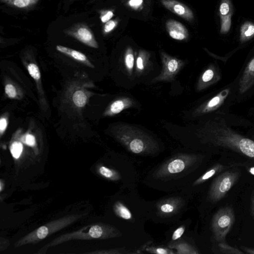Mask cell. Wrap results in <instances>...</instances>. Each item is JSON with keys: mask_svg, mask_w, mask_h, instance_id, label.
<instances>
[{"mask_svg": "<svg viewBox=\"0 0 254 254\" xmlns=\"http://www.w3.org/2000/svg\"><path fill=\"white\" fill-rule=\"evenodd\" d=\"M229 93V89H225L203 102L192 111V118L198 117L216 110L223 104Z\"/></svg>", "mask_w": 254, "mask_h": 254, "instance_id": "cell-10", "label": "cell"}, {"mask_svg": "<svg viewBox=\"0 0 254 254\" xmlns=\"http://www.w3.org/2000/svg\"><path fill=\"white\" fill-rule=\"evenodd\" d=\"M10 149L12 156L18 159L22 152L23 145L20 142L14 141L11 144Z\"/></svg>", "mask_w": 254, "mask_h": 254, "instance_id": "cell-31", "label": "cell"}, {"mask_svg": "<svg viewBox=\"0 0 254 254\" xmlns=\"http://www.w3.org/2000/svg\"><path fill=\"white\" fill-rule=\"evenodd\" d=\"M84 215V214H70L51 221L19 238L15 242L14 247L19 248L29 244L38 243L74 223Z\"/></svg>", "mask_w": 254, "mask_h": 254, "instance_id": "cell-4", "label": "cell"}, {"mask_svg": "<svg viewBox=\"0 0 254 254\" xmlns=\"http://www.w3.org/2000/svg\"><path fill=\"white\" fill-rule=\"evenodd\" d=\"M119 20L116 19H111L105 23L103 27V33L107 35L113 31L118 26Z\"/></svg>", "mask_w": 254, "mask_h": 254, "instance_id": "cell-32", "label": "cell"}, {"mask_svg": "<svg viewBox=\"0 0 254 254\" xmlns=\"http://www.w3.org/2000/svg\"><path fill=\"white\" fill-rule=\"evenodd\" d=\"M165 26L170 37L174 40L184 41L189 36L188 29L179 21L174 19H168L166 22Z\"/></svg>", "mask_w": 254, "mask_h": 254, "instance_id": "cell-15", "label": "cell"}, {"mask_svg": "<svg viewBox=\"0 0 254 254\" xmlns=\"http://www.w3.org/2000/svg\"><path fill=\"white\" fill-rule=\"evenodd\" d=\"M7 120L5 117H1L0 119V134L2 135L7 127Z\"/></svg>", "mask_w": 254, "mask_h": 254, "instance_id": "cell-39", "label": "cell"}, {"mask_svg": "<svg viewBox=\"0 0 254 254\" xmlns=\"http://www.w3.org/2000/svg\"><path fill=\"white\" fill-rule=\"evenodd\" d=\"M251 213L254 219V190L253 191L251 199Z\"/></svg>", "mask_w": 254, "mask_h": 254, "instance_id": "cell-42", "label": "cell"}, {"mask_svg": "<svg viewBox=\"0 0 254 254\" xmlns=\"http://www.w3.org/2000/svg\"><path fill=\"white\" fill-rule=\"evenodd\" d=\"M119 236L120 232L114 227L102 223H95L59 236L43 246L37 254H45L50 248L72 240H104Z\"/></svg>", "mask_w": 254, "mask_h": 254, "instance_id": "cell-3", "label": "cell"}, {"mask_svg": "<svg viewBox=\"0 0 254 254\" xmlns=\"http://www.w3.org/2000/svg\"><path fill=\"white\" fill-rule=\"evenodd\" d=\"M113 209L115 214L125 220L132 219V215L130 210L121 201H117L114 205Z\"/></svg>", "mask_w": 254, "mask_h": 254, "instance_id": "cell-24", "label": "cell"}, {"mask_svg": "<svg viewBox=\"0 0 254 254\" xmlns=\"http://www.w3.org/2000/svg\"><path fill=\"white\" fill-rule=\"evenodd\" d=\"M171 248L177 249L178 254H198V252L192 246L185 242H177L173 244Z\"/></svg>", "mask_w": 254, "mask_h": 254, "instance_id": "cell-25", "label": "cell"}, {"mask_svg": "<svg viewBox=\"0 0 254 254\" xmlns=\"http://www.w3.org/2000/svg\"><path fill=\"white\" fill-rule=\"evenodd\" d=\"M97 172L104 178L110 181H117L121 178L117 171L103 165L97 167Z\"/></svg>", "mask_w": 254, "mask_h": 254, "instance_id": "cell-23", "label": "cell"}, {"mask_svg": "<svg viewBox=\"0 0 254 254\" xmlns=\"http://www.w3.org/2000/svg\"><path fill=\"white\" fill-rule=\"evenodd\" d=\"M135 53L131 47H127L123 54L122 64L127 75L131 77L133 76L136 60Z\"/></svg>", "mask_w": 254, "mask_h": 254, "instance_id": "cell-18", "label": "cell"}, {"mask_svg": "<svg viewBox=\"0 0 254 254\" xmlns=\"http://www.w3.org/2000/svg\"><path fill=\"white\" fill-rule=\"evenodd\" d=\"M240 174L237 170H228L216 177L209 189L208 200L212 203H216L223 198L238 181Z\"/></svg>", "mask_w": 254, "mask_h": 254, "instance_id": "cell-6", "label": "cell"}, {"mask_svg": "<svg viewBox=\"0 0 254 254\" xmlns=\"http://www.w3.org/2000/svg\"><path fill=\"white\" fill-rule=\"evenodd\" d=\"M21 140L23 143L30 146H34L36 143L34 136L30 133L23 135L21 138Z\"/></svg>", "mask_w": 254, "mask_h": 254, "instance_id": "cell-37", "label": "cell"}, {"mask_svg": "<svg viewBox=\"0 0 254 254\" xmlns=\"http://www.w3.org/2000/svg\"><path fill=\"white\" fill-rule=\"evenodd\" d=\"M233 13V7L231 0H221L219 8V16H224Z\"/></svg>", "mask_w": 254, "mask_h": 254, "instance_id": "cell-28", "label": "cell"}, {"mask_svg": "<svg viewBox=\"0 0 254 254\" xmlns=\"http://www.w3.org/2000/svg\"><path fill=\"white\" fill-rule=\"evenodd\" d=\"M246 167L248 172L251 175L254 176V164L253 163L248 164L244 165Z\"/></svg>", "mask_w": 254, "mask_h": 254, "instance_id": "cell-41", "label": "cell"}, {"mask_svg": "<svg viewBox=\"0 0 254 254\" xmlns=\"http://www.w3.org/2000/svg\"><path fill=\"white\" fill-rule=\"evenodd\" d=\"M136 105V102L133 98L128 96L120 97L111 102L104 114L105 116H114L126 109L133 107Z\"/></svg>", "mask_w": 254, "mask_h": 254, "instance_id": "cell-14", "label": "cell"}, {"mask_svg": "<svg viewBox=\"0 0 254 254\" xmlns=\"http://www.w3.org/2000/svg\"><path fill=\"white\" fill-rule=\"evenodd\" d=\"M74 1V0H64V3L67 6L68 5L71 4Z\"/></svg>", "mask_w": 254, "mask_h": 254, "instance_id": "cell-45", "label": "cell"}, {"mask_svg": "<svg viewBox=\"0 0 254 254\" xmlns=\"http://www.w3.org/2000/svg\"><path fill=\"white\" fill-rule=\"evenodd\" d=\"M27 69L30 76L35 80L38 81L41 78V73L40 69L34 63H29L27 65Z\"/></svg>", "mask_w": 254, "mask_h": 254, "instance_id": "cell-30", "label": "cell"}, {"mask_svg": "<svg viewBox=\"0 0 254 254\" xmlns=\"http://www.w3.org/2000/svg\"><path fill=\"white\" fill-rule=\"evenodd\" d=\"M233 13L228 15L220 16V33L225 34L229 32L232 24V17Z\"/></svg>", "mask_w": 254, "mask_h": 254, "instance_id": "cell-27", "label": "cell"}, {"mask_svg": "<svg viewBox=\"0 0 254 254\" xmlns=\"http://www.w3.org/2000/svg\"><path fill=\"white\" fill-rule=\"evenodd\" d=\"M184 204V200L179 197H171L163 199L157 204V214L163 217L172 216L179 212Z\"/></svg>", "mask_w": 254, "mask_h": 254, "instance_id": "cell-12", "label": "cell"}, {"mask_svg": "<svg viewBox=\"0 0 254 254\" xmlns=\"http://www.w3.org/2000/svg\"><path fill=\"white\" fill-rule=\"evenodd\" d=\"M56 49L59 52L65 55L78 62L82 63L90 67H94V65L90 62L87 57L80 52L60 45H57Z\"/></svg>", "mask_w": 254, "mask_h": 254, "instance_id": "cell-19", "label": "cell"}, {"mask_svg": "<svg viewBox=\"0 0 254 254\" xmlns=\"http://www.w3.org/2000/svg\"><path fill=\"white\" fill-rule=\"evenodd\" d=\"M241 248L245 253L249 254H254V248H249L247 247L242 246Z\"/></svg>", "mask_w": 254, "mask_h": 254, "instance_id": "cell-43", "label": "cell"}, {"mask_svg": "<svg viewBox=\"0 0 254 254\" xmlns=\"http://www.w3.org/2000/svg\"><path fill=\"white\" fill-rule=\"evenodd\" d=\"M186 229V226L182 225L178 227L172 233L171 236L172 241L175 242L179 240L184 234Z\"/></svg>", "mask_w": 254, "mask_h": 254, "instance_id": "cell-35", "label": "cell"}, {"mask_svg": "<svg viewBox=\"0 0 254 254\" xmlns=\"http://www.w3.org/2000/svg\"><path fill=\"white\" fill-rule=\"evenodd\" d=\"M143 0H128L127 3L128 5L134 10H138L143 5Z\"/></svg>", "mask_w": 254, "mask_h": 254, "instance_id": "cell-38", "label": "cell"}, {"mask_svg": "<svg viewBox=\"0 0 254 254\" xmlns=\"http://www.w3.org/2000/svg\"><path fill=\"white\" fill-rule=\"evenodd\" d=\"M235 221L233 208L225 206L220 208L213 215L211 229L214 239L218 242H224Z\"/></svg>", "mask_w": 254, "mask_h": 254, "instance_id": "cell-7", "label": "cell"}, {"mask_svg": "<svg viewBox=\"0 0 254 254\" xmlns=\"http://www.w3.org/2000/svg\"><path fill=\"white\" fill-rule=\"evenodd\" d=\"M0 1L1 3L15 8L29 10L35 7L40 0H0Z\"/></svg>", "mask_w": 254, "mask_h": 254, "instance_id": "cell-21", "label": "cell"}, {"mask_svg": "<svg viewBox=\"0 0 254 254\" xmlns=\"http://www.w3.org/2000/svg\"><path fill=\"white\" fill-rule=\"evenodd\" d=\"M72 99L74 105L79 108L83 107L87 103V96L82 90L75 91L72 96Z\"/></svg>", "mask_w": 254, "mask_h": 254, "instance_id": "cell-26", "label": "cell"}, {"mask_svg": "<svg viewBox=\"0 0 254 254\" xmlns=\"http://www.w3.org/2000/svg\"><path fill=\"white\" fill-rule=\"evenodd\" d=\"M199 159L194 154H178L161 165L154 172V176L160 179L176 177L193 166Z\"/></svg>", "mask_w": 254, "mask_h": 254, "instance_id": "cell-5", "label": "cell"}, {"mask_svg": "<svg viewBox=\"0 0 254 254\" xmlns=\"http://www.w3.org/2000/svg\"><path fill=\"white\" fill-rule=\"evenodd\" d=\"M254 37V23L246 21L241 26L240 40L242 43L246 42Z\"/></svg>", "mask_w": 254, "mask_h": 254, "instance_id": "cell-22", "label": "cell"}, {"mask_svg": "<svg viewBox=\"0 0 254 254\" xmlns=\"http://www.w3.org/2000/svg\"><path fill=\"white\" fill-rule=\"evenodd\" d=\"M87 254H120L121 253L119 252H118L117 250L114 249L112 250H98L96 251H92L87 253Z\"/></svg>", "mask_w": 254, "mask_h": 254, "instance_id": "cell-40", "label": "cell"}, {"mask_svg": "<svg viewBox=\"0 0 254 254\" xmlns=\"http://www.w3.org/2000/svg\"><path fill=\"white\" fill-rule=\"evenodd\" d=\"M114 15V11L111 9H102L99 11V18L103 23L112 19Z\"/></svg>", "mask_w": 254, "mask_h": 254, "instance_id": "cell-33", "label": "cell"}, {"mask_svg": "<svg viewBox=\"0 0 254 254\" xmlns=\"http://www.w3.org/2000/svg\"><path fill=\"white\" fill-rule=\"evenodd\" d=\"M221 75L218 67L214 64H210L201 73L195 85L197 91H202L218 82Z\"/></svg>", "mask_w": 254, "mask_h": 254, "instance_id": "cell-11", "label": "cell"}, {"mask_svg": "<svg viewBox=\"0 0 254 254\" xmlns=\"http://www.w3.org/2000/svg\"><path fill=\"white\" fill-rule=\"evenodd\" d=\"M227 168L228 167L220 163H216L213 165L193 183L192 186H197L204 183L215 175Z\"/></svg>", "mask_w": 254, "mask_h": 254, "instance_id": "cell-20", "label": "cell"}, {"mask_svg": "<svg viewBox=\"0 0 254 254\" xmlns=\"http://www.w3.org/2000/svg\"><path fill=\"white\" fill-rule=\"evenodd\" d=\"M113 136L130 152L149 155L159 150L158 141L153 135L133 125L120 123L113 127Z\"/></svg>", "mask_w": 254, "mask_h": 254, "instance_id": "cell-2", "label": "cell"}, {"mask_svg": "<svg viewBox=\"0 0 254 254\" xmlns=\"http://www.w3.org/2000/svg\"><path fill=\"white\" fill-rule=\"evenodd\" d=\"M146 251L151 253L157 254H174V252L171 249L162 247H150L147 248Z\"/></svg>", "mask_w": 254, "mask_h": 254, "instance_id": "cell-34", "label": "cell"}, {"mask_svg": "<svg viewBox=\"0 0 254 254\" xmlns=\"http://www.w3.org/2000/svg\"><path fill=\"white\" fill-rule=\"evenodd\" d=\"M161 4L172 12L189 21H192L194 14L192 11L186 4L177 0H161Z\"/></svg>", "mask_w": 254, "mask_h": 254, "instance_id": "cell-13", "label": "cell"}, {"mask_svg": "<svg viewBox=\"0 0 254 254\" xmlns=\"http://www.w3.org/2000/svg\"><path fill=\"white\" fill-rule=\"evenodd\" d=\"M159 55L162 64V70L151 82H170L174 81L177 75L186 64V62L162 50L159 51Z\"/></svg>", "mask_w": 254, "mask_h": 254, "instance_id": "cell-8", "label": "cell"}, {"mask_svg": "<svg viewBox=\"0 0 254 254\" xmlns=\"http://www.w3.org/2000/svg\"><path fill=\"white\" fill-rule=\"evenodd\" d=\"M254 84V57L248 63L239 82V91L244 93Z\"/></svg>", "mask_w": 254, "mask_h": 254, "instance_id": "cell-17", "label": "cell"}, {"mask_svg": "<svg viewBox=\"0 0 254 254\" xmlns=\"http://www.w3.org/2000/svg\"><path fill=\"white\" fill-rule=\"evenodd\" d=\"M4 184L2 182V180H0V190L1 192L4 189Z\"/></svg>", "mask_w": 254, "mask_h": 254, "instance_id": "cell-44", "label": "cell"}, {"mask_svg": "<svg viewBox=\"0 0 254 254\" xmlns=\"http://www.w3.org/2000/svg\"><path fill=\"white\" fill-rule=\"evenodd\" d=\"M5 92L6 95L10 98H16L17 92L15 86L12 84H7L5 86Z\"/></svg>", "mask_w": 254, "mask_h": 254, "instance_id": "cell-36", "label": "cell"}, {"mask_svg": "<svg viewBox=\"0 0 254 254\" xmlns=\"http://www.w3.org/2000/svg\"><path fill=\"white\" fill-rule=\"evenodd\" d=\"M218 248L221 253L226 254H243V252L239 249L229 246L224 242H219L218 244Z\"/></svg>", "mask_w": 254, "mask_h": 254, "instance_id": "cell-29", "label": "cell"}, {"mask_svg": "<svg viewBox=\"0 0 254 254\" xmlns=\"http://www.w3.org/2000/svg\"><path fill=\"white\" fill-rule=\"evenodd\" d=\"M64 33L93 48H98L99 45L90 27L85 23H74L64 30Z\"/></svg>", "mask_w": 254, "mask_h": 254, "instance_id": "cell-9", "label": "cell"}, {"mask_svg": "<svg viewBox=\"0 0 254 254\" xmlns=\"http://www.w3.org/2000/svg\"><path fill=\"white\" fill-rule=\"evenodd\" d=\"M205 142L229 149L254 161V141L235 132L222 122L207 123L198 131Z\"/></svg>", "mask_w": 254, "mask_h": 254, "instance_id": "cell-1", "label": "cell"}, {"mask_svg": "<svg viewBox=\"0 0 254 254\" xmlns=\"http://www.w3.org/2000/svg\"><path fill=\"white\" fill-rule=\"evenodd\" d=\"M150 53L145 50L140 49L135 60L133 76L138 77L143 75L150 65Z\"/></svg>", "mask_w": 254, "mask_h": 254, "instance_id": "cell-16", "label": "cell"}]
</instances>
